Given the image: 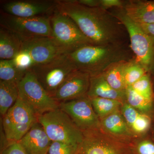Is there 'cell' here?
I'll return each instance as SVG.
<instances>
[{"label": "cell", "mask_w": 154, "mask_h": 154, "mask_svg": "<svg viewBox=\"0 0 154 154\" xmlns=\"http://www.w3.org/2000/svg\"><path fill=\"white\" fill-rule=\"evenodd\" d=\"M56 1L57 10L70 17L95 45H130L126 28L108 10L86 7L77 0Z\"/></svg>", "instance_id": "obj_1"}, {"label": "cell", "mask_w": 154, "mask_h": 154, "mask_svg": "<svg viewBox=\"0 0 154 154\" xmlns=\"http://www.w3.org/2000/svg\"><path fill=\"white\" fill-rule=\"evenodd\" d=\"M77 70L91 77L103 73L113 64L135 59L130 45H88L68 53Z\"/></svg>", "instance_id": "obj_2"}, {"label": "cell", "mask_w": 154, "mask_h": 154, "mask_svg": "<svg viewBox=\"0 0 154 154\" xmlns=\"http://www.w3.org/2000/svg\"><path fill=\"white\" fill-rule=\"evenodd\" d=\"M110 11L124 25L128 33L131 48L138 63L149 73L154 70V40L137 23L128 18L123 8Z\"/></svg>", "instance_id": "obj_3"}, {"label": "cell", "mask_w": 154, "mask_h": 154, "mask_svg": "<svg viewBox=\"0 0 154 154\" xmlns=\"http://www.w3.org/2000/svg\"><path fill=\"white\" fill-rule=\"evenodd\" d=\"M37 119L51 141L78 146L83 140V132L59 107L38 116Z\"/></svg>", "instance_id": "obj_4"}, {"label": "cell", "mask_w": 154, "mask_h": 154, "mask_svg": "<svg viewBox=\"0 0 154 154\" xmlns=\"http://www.w3.org/2000/svg\"><path fill=\"white\" fill-rule=\"evenodd\" d=\"M52 38L57 44L69 53L88 45H94L67 15L57 8L50 16Z\"/></svg>", "instance_id": "obj_5"}, {"label": "cell", "mask_w": 154, "mask_h": 154, "mask_svg": "<svg viewBox=\"0 0 154 154\" xmlns=\"http://www.w3.org/2000/svg\"><path fill=\"white\" fill-rule=\"evenodd\" d=\"M77 70L68 53L46 63L34 66L31 70L47 94L51 97L68 76Z\"/></svg>", "instance_id": "obj_6"}, {"label": "cell", "mask_w": 154, "mask_h": 154, "mask_svg": "<svg viewBox=\"0 0 154 154\" xmlns=\"http://www.w3.org/2000/svg\"><path fill=\"white\" fill-rule=\"evenodd\" d=\"M1 27L17 34L22 42L38 37L52 38L50 16L22 18L1 11Z\"/></svg>", "instance_id": "obj_7"}, {"label": "cell", "mask_w": 154, "mask_h": 154, "mask_svg": "<svg viewBox=\"0 0 154 154\" xmlns=\"http://www.w3.org/2000/svg\"><path fill=\"white\" fill-rule=\"evenodd\" d=\"M18 88L19 98L37 117L59 107V103L47 94L32 71L25 74L18 84Z\"/></svg>", "instance_id": "obj_8"}, {"label": "cell", "mask_w": 154, "mask_h": 154, "mask_svg": "<svg viewBox=\"0 0 154 154\" xmlns=\"http://www.w3.org/2000/svg\"><path fill=\"white\" fill-rule=\"evenodd\" d=\"M102 129L83 132L75 154H135L129 145L105 134Z\"/></svg>", "instance_id": "obj_9"}, {"label": "cell", "mask_w": 154, "mask_h": 154, "mask_svg": "<svg viewBox=\"0 0 154 154\" xmlns=\"http://www.w3.org/2000/svg\"><path fill=\"white\" fill-rule=\"evenodd\" d=\"M59 108L83 132L102 128L100 119L94 111L91 99L87 96L60 102Z\"/></svg>", "instance_id": "obj_10"}, {"label": "cell", "mask_w": 154, "mask_h": 154, "mask_svg": "<svg viewBox=\"0 0 154 154\" xmlns=\"http://www.w3.org/2000/svg\"><path fill=\"white\" fill-rule=\"evenodd\" d=\"M3 12L15 17L30 18L50 16L57 9L56 1H11L2 5Z\"/></svg>", "instance_id": "obj_11"}, {"label": "cell", "mask_w": 154, "mask_h": 154, "mask_svg": "<svg viewBox=\"0 0 154 154\" xmlns=\"http://www.w3.org/2000/svg\"><path fill=\"white\" fill-rule=\"evenodd\" d=\"M29 54L33 66L46 63L54 58L67 53L51 37H38L22 42L21 50Z\"/></svg>", "instance_id": "obj_12"}, {"label": "cell", "mask_w": 154, "mask_h": 154, "mask_svg": "<svg viewBox=\"0 0 154 154\" xmlns=\"http://www.w3.org/2000/svg\"><path fill=\"white\" fill-rule=\"evenodd\" d=\"M91 76L76 70L72 72L52 96L57 102H66L87 96Z\"/></svg>", "instance_id": "obj_13"}, {"label": "cell", "mask_w": 154, "mask_h": 154, "mask_svg": "<svg viewBox=\"0 0 154 154\" xmlns=\"http://www.w3.org/2000/svg\"><path fill=\"white\" fill-rule=\"evenodd\" d=\"M52 142L41 125L37 122L18 142L27 154H47Z\"/></svg>", "instance_id": "obj_14"}, {"label": "cell", "mask_w": 154, "mask_h": 154, "mask_svg": "<svg viewBox=\"0 0 154 154\" xmlns=\"http://www.w3.org/2000/svg\"><path fill=\"white\" fill-rule=\"evenodd\" d=\"M2 120L4 130L14 127L33 125L37 122L36 116L19 98L3 116Z\"/></svg>", "instance_id": "obj_15"}, {"label": "cell", "mask_w": 154, "mask_h": 154, "mask_svg": "<svg viewBox=\"0 0 154 154\" xmlns=\"http://www.w3.org/2000/svg\"><path fill=\"white\" fill-rule=\"evenodd\" d=\"M123 9L126 16L137 24L154 23V0L124 1Z\"/></svg>", "instance_id": "obj_16"}, {"label": "cell", "mask_w": 154, "mask_h": 154, "mask_svg": "<svg viewBox=\"0 0 154 154\" xmlns=\"http://www.w3.org/2000/svg\"><path fill=\"white\" fill-rule=\"evenodd\" d=\"M125 92H119L113 89L107 83L103 74H101L91 77L87 96L90 99L100 97L122 102L126 99Z\"/></svg>", "instance_id": "obj_17"}, {"label": "cell", "mask_w": 154, "mask_h": 154, "mask_svg": "<svg viewBox=\"0 0 154 154\" xmlns=\"http://www.w3.org/2000/svg\"><path fill=\"white\" fill-rule=\"evenodd\" d=\"M20 38L11 30L0 28V58L12 60L18 54L22 47Z\"/></svg>", "instance_id": "obj_18"}, {"label": "cell", "mask_w": 154, "mask_h": 154, "mask_svg": "<svg viewBox=\"0 0 154 154\" xmlns=\"http://www.w3.org/2000/svg\"><path fill=\"white\" fill-rule=\"evenodd\" d=\"M101 124L102 128L116 136H128L131 134L128 125L118 110L102 119Z\"/></svg>", "instance_id": "obj_19"}, {"label": "cell", "mask_w": 154, "mask_h": 154, "mask_svg": "<svg viewBox=\"0 0 154 154\" xmlns=\"http://www.w3.org/2000/svg\"><path fill=\"white\" fill-rule=\"evenodd\" d=\"M19 97L18 84L0 81V113L3 117Z\"/></svg>", "instance_id": "obj_20"}, {"label": "cell", "mask_w": 154, "mask_h": 154, "mask_svg": "<svg viewBox=\"0 0 154 154\" xmlns=\"http://www.w3.org/2000/svg\"><path fill=\"white\" fill-rule=\"evenodd\" d=\"M128 62L122 61L116 63L102 73L109 85L119 92H125L126 87L124 82V72Z\"/></svg>", "instance_id": "obj_21"}, {"label": "cell", "mask_w": 154, "mask_h": 154, "mask_svg": "<svg viewBox=\"0 0 154 154\" xmlns=\"http://www.w3.org/2000/svg\"><path fill=\"white\" fill-rule=\"evenodd\" d=\"M91 99L94 111L101 119L118 110L119 108L122 105L121 101L115 99L100 97L91 98Z\"/></svg>", "instance_id": "obj_22"}, {"label": "cell", "mask_w": 154, "mask_h": 154, "mask_svg": "<svg viewBox=\"0 0 154 154\" xmlns=\"http://www.w3.org/2000/svg\"><path fill=\"white\" fill-rule=\"evenodd\" d=\"M26 73L17 68L13 59L0 60V81L19 84Z\"/></svg>", "instance_id": "obj_23"}, {"label": "cell", "mask_w": 154, "mask_h": 154, "mask_svg": "<svg viewBox=\"0 0 154 154\" xmlns=\"http://www.w3.org/2000/svg\"><path fill=\"white\" fill-rule=\"evenodd\" d=\"M146 73H149L138 63L135 59L130 61L125 69L124 78L125 86L126 87L132 86Z\"/></svg>", "instance_id": "obj_24"}, {"label": "cell", "mask_w": 154, "mask_h": 154, "mask_svg": "<svg viewBox=\"0 0 154 154\" xmlns=\"http://www.w3.org/2000/svg\"><path fill=\"white\" fill-rule=\"evenodd\" d=\"M125 93L127 103L136 110L141 112H147L151 108L152 101L141 96L131 86L126 87Z\"/></svg>", "instance_id": "obj_25"}, {"label": "cell", "mask_w": 154, "mask_h": 154, "mask_svg": "<svg viewBox=\"0 0 154 154\" xmlns=\"http://www.w3.org/2000/svg\"><path fill=\"white\" fill-rule=\"evenodd\" d=\"M149 74H146L131 87L141 96L153 101V91Z\"/></svg>", "instance_id": "obj_26"}, {"label": "cell", "mask_w": 154, "mask_h": 154, "mask_svg": "<svg viewBox=\"0 0 154 154\" xmlns=\"http://www.w3.org/2000/svg\"><path fill=\"white\" fill-rule=\"evenodd\" d=\"M13 60L17 68L25 73L31 71L33 66L31 57L28 53L23 51H20Z\"/></svg>", "instance_id": "obj_27"}, {"label": "cell", "mask_w": 154, "mask_h": 154, "mask_svg": "<svg viewBox=\"0 0 154 154\" xmlns=\"http://www.w3.org/2000/svg\"><path fill=\"white\" fill-rule=\"evenodd\" d=\"M78 147L62 142L52 141L47 154H75Z\"/></svg>", "instance_id": "obj_28"}, {"label": "cell", "mask_w": 154, "mask_h": 154, "mask_svg": "<svg viewBox=\"0 0 154 154\" xmlns=\"http://www.w3.org/2000/svg\"><path fill=\"white\" fill-rule=\"evenodd\" d=\"M151 124V120L147 116L140 113L131 128L137 133H142L149 129Z\"/></svg>", "instance_id": "obj_29"}, {"label": "cell", "mask_w": 154, "mask_h": 154, "mask_svg": "<svg viewBox=\"0 0 154 154\" xmlns=\"http://www.w3.org/2000/svg\"><path fill=\"white\" fill-rule=\"evenodd\" d=\"M122 113L128 125L131 127L138 116L140 114L137 110L135 109L128 103H125L122 108Z\"/></svg>", "instance_id": "obj_30"}, {"label": "cell", "mask_w": 154, "mask_h": 154, "mask_svg": "<svg viewBox=\"0 0 154 154\" xmlns=\"http://www.w3.org/2000/svg\"><path fill=\"white\" fill-rule=\"evenodd\" d=\"M124 1L120 0H99V8L105 10L123 8Z\"/></svg>", "instance_id": "obj_31"}, {"label": "cell", "mask_w": 154, "mask_h": 154, "mask_svg": "<svg viewBox=\"0 0 154 154\" xmlns=\"http://www.w3.org/2000/svg\"><path fill=\"white\" fill-rule=\"evenodd\" d=\"M138 154H154V144L147 140L142 141L138 145Z\"/></svg>", "instance_id": "obj_32"}, {"label": "cell", "mask_w": 154, "mask_h": 154, "mask_svg": "<svg viewBox=\"0 0 154 154\" xmlns=\"http://www.w3.org/2000/svg\"><path fill=\"white\" fill-rule=\"evenodd\" d=\"M1 154H27L24 149L18 142L9 145L2 151Z\"/></svg>", "instance_id": "obj_33"}, {"label": "cell", "mask_w": 154, "mask_h": 154, "mask_svg": "<svg viewBox=\"0 0 154 154\" xmlns=\"http://www.w3.org/2000/svg\"><path fill=\"white\" fill-rule=\"evenodd\" d=\"M149 36L154 40V23L148 24H138Z\"/></svg>", "instance_id": "obj_34"}, {"label": "cell", "mask_w": 154, "mask_h": 154, "mask_svg": "<svg viewBox=\"0 0 154 154\" xmlns=\"http://www.w3.org/2000/svg\"><path fill=\"white\" fill-rule=\"evenodd\" d=\"M81 5L90 8H99V0H77Z\"/></svg>", "instance_id": "obj_35"}]
</instances>
